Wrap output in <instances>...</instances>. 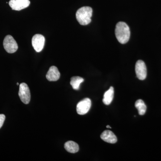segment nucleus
Returning <instances> with one entry per match:
<instances>
[{
    "mask_svg": "<svg viewBox=\"0 0 161 161\" xmlns=\"http://www.w3.org/2000/svg\"><path fill=\"white\" fill-rule=\"evenodd\" d=\"M115 35L119 43L125 44L129 41L130 39V27L125 23L119 22L115 27Z\"/></svg>",
    "mask_w": 161,
    "mask_h": 161,
    "instance_id": "obj_1",
    "label": "nucleus"
},
{
    "mask_svg": "<svg viewBox=\"0 0 161 161\" xmlns=\"http://www.w3.org/2000/svg\"><path fill=\"white\" fill-rule=\"evenodd\" d=\"M92 13L93 10L91 7L89 6L81 7L76 13V19L80 25L83 26L88 25L92 21Z\"/></svg>",
    "mask_w": 161,
    "mask_h": 161,
    "instance_id": "obj_2",
    "label": "nucleus"
},
{
    "mask_svg": "<svg viewBox=\"0 0 161 161\" xmlns=\"http://www.w3.org/2000/svg\"><path fill=\"white\" fill-rule=\"evenodd\" d=\"M3 46L5 50L9 53H13L18 49L17 43L14 38L10 35L5 37L3 41Z\"/></svg>",
    "mask_w": 161,
    "mask_h": 161,
    "instance_id": "obj_3",
    "label": "nucleus"
},
{
    "mask_svg": "<svg viewBox=\"0 0 161 161\" xmlns=\"http://www.w3.org/2000/svg\"><path fill=\"white\" fill-rule=\"evenodd\" d=\"M19 95L20 99L23 103L27 104L31 100V93L29 87L25 83L20 85Z\"/></svg>",
    "mask_w": 161,
    "mask_h": 161,
    "instance_id": "obj_4",
    "label": "nucleus"
},
{
    "mask_svg": "<svg viewBox=\"0 0 161 161\" xmlns=\"http://www.w3.org/2000/svg\"><path fill=\"white\" fill-rule=\"evenodd\" d=\"M135 72L136 77L139 80H144L147 76V69L143 61L138 60L135 65Z\"/></svg>",
    "mask_w": 161,
    "mask_h": 161,
    "instance_id": "obj_5",
    "label": "nucleus"
},
{
    "mask_svg": "<svg viewBox=\"0 0 161 161\" xmlns=\"http://www.w3.org/2000/svg\"><path fill=\"white\" fill-rule=\"evenodd\" d=\"M92 106V102L89 98H85L80 101L77 105V112L79 115H83L89 111Z\"/></svg>",
    "mask_w": 161,
    "mask_h": 161,
    "instance_id": "obj_6",
    "label": "nucleus"
},
{
    "mask_svg": "<svg viewBox=\"0 0 161 161\" xmlns=\"http://www.w3.org/2000/svg\"><path fill=\"white\" fill-rule=\"evenodd\" d=\"M45 38L40 34H36L32 39V45L35 50L39 53L43 49L45 43Z\"/></svg>",
    "mask_w": 161,
    "mask_h": 161,
    "instance_id": "obj_7",
    "label": "nucleus"
},
{
    "mask_svg": "<svg viewBox=\"0 0 161 161\" xmlns=\"http://www.w3.org/2000/svg\"><path fill=\"white\" fill-rule=\"evenodd\" d=\"M9 5L13 10L19 11L29 6V0H10Z\"/></svg>",
    "mask_w": 161,
    "mask_h": 161,
    "instance_id": "obj_8",
    "label": "nucleus"
},
{
    "mask_svg": "<svg viewBox=\"0 0 161 161\" xmlns=\"http://www.w3.org/2000/svg\"><path fill=\"white\" fill-rule=\"evenodd\" d=\"M60 73L58 68L52 66L50 68L46 75V78L49 81H57L60 78Z\"/></svg>",
    "mask_w": 161,
    "mask_h": 161,
    "instance_id": "obj_9",
    "label": "nucleus"
},
{
    "mask_svg": "<svg viewBox=\"0 0 161 161\" xmlns=\"http://www.w3.org/2000/svg\"><path fill=\"white\" fill-rule=\"evenodd\" d=\"M100 137L103 140L109 143H115L117 141L116 136L110 130H105L104 131L101 135Z\"/></svg>",
    "mask_w": 161,
    "mask_h": 161,
    "instance_id": "obj_10",
    "label": "nucleus"
},
{
    "mask_svg": "<svg viewBox=\"0 0 161 161\" xmlns=\"http://www.w3.org/2000/svg\"><path fill=\"white\" fill-rule=\"evenodd\" d=\"M114 90L113 87H110L109 89L104 93L103 101L104 104L109 105L112 103L114 98Z\"/></svg>",
    "mask_w": 161,
    "mask_h": 161,
    "instance_id": "obj_11",
    "label": "nucleus"
},
{
    "mask_svg": "<svg viewBox=\"0 0 161 161\" xmlns=\"http://www.w3.org/2000/svg\"><path fill=\"white\" fill-rule=\"evenodd\" d=\"M64 148L68 152L70 153H76L79 151V146L73 141H68L64 144Z\"/></svg>",
    "mask_w": 161,
    "mask_h": 161,
    "instance_id": "obj_12",
    "label": "nucleus"
},
{
    "mask_svg": "<svg viewBox=\"0 0 161 161\" xmlns=\"http://www.w3.org/2000/svg\"><path fill=\"white\" fill-rule=\"evenodd\" d=\"M84 79L79 76H75L71 78L70 84L74 90H78L80 84L84 81Z\"/></svg>",
    "mask_w": 161,
    "mask_h": 161,
    "instance_id": "obj_13",
    "label": "nucleus"
},
{
    "mask_svg": "<svg viewBox=\"0 0 161 161\" xmlns=\"http://www.w3.org/2000/svg\"><path fill=\"white\" fill-rule=\"evenodd\" d=\"M135 105L136 108L138 110L140 115H142L145 114L147 111V107L143 101L142 99L137 100L136 102Z\"/></svg>",
    "mask_w": 161,
    "mask_h": 161,
    "instance_id": "obj_14",
    "label": "nucleus"
},
{
    "mask_svg": "<svg viewBox=\"0 0 161 161\" xmlns=\"http://www.w3.org/2000/svg\"><path fill=\"white\" fill-rule=\"evenodd\" d=\"M5 119L6 116L4 114H0V129L3 126Z\"/></svg>",
    "mask_w": 161,
    "mask_h": 161,
    "instance_id": "obj_15",
    "label": "nucleus"
},
{
    "mask_svg": "<svg viewBox=\"0 0 161 161\" xmlns=\"http://www.w3.org/2000/svg\"><path fill=\"white\" fill-rule=\"evenodd\" d=\"M107 128H110V129H112V127H110L109 125H107Z\"/></svg>",
    "mask_w": 161,
    "mask_h": 161,
    "instance_id": "obj_16",
    "label": "nucleus"
},
{
    "mask_svg": "<svg viewBox=\"0 0 161 161\" xmlns=\"http://www.w3.org/2000/svg\"><path fill=\"white\" fill-rule=\"evenodd\" d=\"M17 85H19V83H17Z\"/></svg>",
    "mask_w": 161,
    "mask_h": 161,
    "instance_id": "obj_17",
    "label": "nucleus"
}]
</instances>
